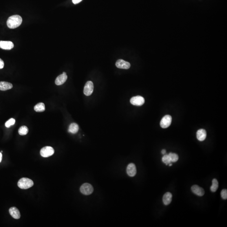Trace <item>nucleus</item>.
Segmentation results:
<instances>
[{
  "mask_svg": "<svg viewBox=\"0 0 227 227\" xmlns=\"http://www.w3.org/2000/svg\"><path fill=\"white\" fill-rule=\"evenodd\" d=\"M161 152L163 154H166V151L165 149H163L162 151Z\"/></svg>",
  "mask_w": 227,
  "mask_h": 227,
  "instance_id": "nucleus-27",
  "label": "nucleus"
},
{
  "mask_svg": "<svg viewBox=\"0 0 227 227\" xmlns=\"http://www.w3.org/2000/svg\"><path fill=\"white\" fill-rule=\"evenodd\" d=\"M34 110L37 112H43L45 110V106L43 103H40L37 104L34 107Z\"/></svg>",
  "mask_w": 227,
  "mask_h": 227,
  "instance_id": "nucleus-18",
  "label": "nucleus"
},
{
  "mask_svg": "<svg viewBox=\"0 0 227 227\" xmlns=\"http://www.w3.org/2000/svg\"><path fill=\"white\" fill-rule=\"evenodd\" d=\"M212 186L210 187V189L212 192H216L217 190V189L218 188L219 184L218 181L216 179H214L212 180Z\"/></svg>",
  "mask_w": 227,
  "mask_h": 227,
  "instance_id": "nucleus-19",
  "label": "nucleus"
},
{
  "mask_svg": "<svg viewBox=\"0 0 227 227\" xmlns=\"http://www.w3.org/2000/svg\"><path fill=\"white\" fill-rule=\"evenodd\" d=\"M130 102L133 105L141 106L145 103V99L143 97L138 95L132 97L130 100Z\"/></svg>",
  "mask_w": 227,
  "mask_h": 227,
  "instance_id": "nucleus-7",
  "label": "nucleus"
},
{
  "mask_svg": "<svg viewBox=\"0 0 227 227\" xmlns=\"http://www.w3.org/2000/svg\"><path fill=\"white\" fill-rule=\"evenodd\" d=\"M197 138L201 141H204L207 137V132L205 130L201 129L198 130L196 133Z\"/></svg>",
  "mask_w": 227,
  "mask_h": 227,
  "instance_id": "nucleus-14",
  "label": "nucleus"
},
{
  "mask_svg": "<svg viewBox=\"0 0 227 227\" xmlns=\"http://www.w3.org/2000/svg\"><path fill=\"white\" fill-rule=\"evenodd\" d=\"M67 79V76L66 73L64 72L62 75L58 76L55 80V84L57 86H60L63 84Z\"/></svg>",
  "mask_w": 227,
  "mask_h": 227,
  "instance_id": "nucleus-11",
  "label": "nucleus"
},
{
  "mask_svg": "<svg viewBox=\"0 0 227 227\" xmlns=\"http://www.w3.org/2000/svg\"><path fill=\"white\" fill-rule=\"evenodd\" d=\"M79 130V126L77 124L75 123L71 124L69 126L68 131L73 134H75L78 132Z\"/></svg>",
  "mask_w": 227,
  "mask_h": 227,
  "instance_id": "nucleus-17",
  "label": "nucleus"
},
{
  "mask_svg": "<svg viewBox=\"0 0 227 227\" xmlns=\"http://www.w3.org/2000/svg\"><path fill=\"white\" fill-rule=\"evenodd\" d=\"M33 181L30 179L23 177L19 180L18 182V186L22 189H27L30 188L33 186Z\"/></svg>",
  "mask_w": 227,
  "mask_h": 227,
  "instance_id": "nucleus-2",
  "label": "nucleus"
},
{
  "mask_svg": "<svg viewBox=\"0 0 227 227\" xmlns=\"http://www.w3.org/2000/svg\"><path fill=\"white\" fill-rule=\"evenodd\" d=\"M221 196L222 199H227V189H223L221 192Z\"/></svg>",
  "mask_w": 227,
  "mask_h": 227,
  "instance_id": "nucleus-24",
  "label": "nucleus"
},
{
  "mask_svg": "<svg viewBox=\"0 0 227 227\" xmlns=\"http://www.w3.org/2000/svg\"><path fill=\"white\" fill-rule=\"evenodd\" d=\"M14 47V43L9 41H0V48L4 50H9Z\"/></svg>",
  "mask_w": 227,
  "mask_h": 227,
  "instance_id": "nucleus-9",
  "label": "nucleus"
},
{
  "mask_svg": "<svg viewBox=\"0 0 227 227\" xmlns=\"http://www.w3.org/2000/svg\"><path fill=\"white\" fill-rule=\"evenodd\" d=\"M127 173L130 177H134L137 173L136 166L133 163H130L128 165L127 168Z\"/></svg>",
  "mask_w": 227,
  "mask_h": 227,
  "instance_id": "nucleus-10",
  "label": "nucleus"
},
{
  "mask_svg": "<svg viewBox=\"0 0 227 227\" xmlns=\"http://www.w3.org/2000/svg\"><path fill=\"white\" fill-rule=\"evenodd\" d=\"M2 159V154L1 152H0V163L1 162Z\"/></svg>",
  "mask_w": 227,
  "mask_h": 227,
  "instance_id": "nucleus-28",
  "label": "nucleus"
},
{
  "mask_svg": "<svg viewBox=\"0 0 227 227\" xmlns=\"http://www.w3.org/2000/svg\"><path fill=\"white\" fill-rule=\"evenodd\" d=\"M82 1V0H73V2L76 4H77V3H80Z\"/></svg>",
  "mask_w": 227,
  "mask_h": 227,
  "instance_id": "nucleus-26",
  "label": "nucleus"
},
{
  "mask_svg": "<svg viewBox=\"0 0 227 227\" xmlns=\"http://www.w3.org/2000/svg\"><path fill=\"white\" fill-rule=\"evenodd\" d=\"M169 166H172V164L170 163V164H169Z\"/></svg>",
  "mask_w": 227,
  "mask_h": 227,
  "instance_id": "nucleus-29",
  "label": "nucleus"
},
{
  "mask_svg": "<svg viewBox=\"0 0 227 227\" xmlns=\"http://www.w3.org/2000/svg\"><path fill=\"white\" fill-rule=\"evenodd\" d=\"M168 155H169V157L171 159V162H176L177 161V160H178L179 157L176 154L173 153H170Z\"/></svg>",
  "mask_w": 227,
  "mask_h": 227,
  "instance_id": "nucleus-21",
  "label": "nucleus"
},
{
  "mask_svg": "<svg viewBox=\"0 0 227 227\" xmlns=\"http://www.w3.org/2000/svg\"><path fill=\"white\" fill-rule=\"evenodd\" d=\"M116 66L117 68L122 69H128L130 67V64L124 60L119 59L117 61Z\"/></svg>",
  "mask_w": 227,
  "mask_h": 227,
  "instance_id": "nucleus-8",
  "label": "nucleus"
},
{
  "mask_svg": "<svg viewBox=\"0 0 227 227\" xmlns=\"http://www.w3.org/2000/svg\"><path fill=\"white\" fill-rule=\"evenodd\" d=\"M4 63L3 61L0 58V69H2L4 67Z\"/></svg>",
  "mask_w": 227,
  "mask_h": 227,
  "instance_id": "nucleus-25",
  "label": "nucleus"
},
{
  "mask_svg": "<svg viewBox=\"0 0 227 227\" xmlns=\"http://www.w3.org/2000/svg\"><path fill=\"white\" fill-rule=\"evenodd\" d=\"M15 123V120L14 118H11L8 120L7 122H5V126L7 128H10V127L11 126H13Z\"/></svg>",
  "mask_w": 227,
  "mask_h": 227,
  "instance_id": "nucleus-23",
  "label": "nucleus"
},
{
  "mask_svg": "<svg viewBox=\"0 0 227 227\" xmlns=\"http://www.w3.org/2000/svg\"><path fill=\"white\" fill-rule=\"evenodd\" d=\"M94 86L92 81H89L86 83L84 88V93L86 96H90L93 91Z\"/></svg>",
  "mask_w": 227,
  "mask_h": 227,
  "instance_id": "nucleus-5",
  "label": "nucleus"
},
{
  "mask_svg": "<svg viewBox=\"0 0 227 227\" xmlns=\"http://www.w3.org/2000/svg\"><path fill=\"white\" fill-rule=\"evenodd\" d=\"M9 213L11 216L15 219H19L21 215L20 211L17 208L12 207L10 208L9 210Z\"/></svg>",
  "mask_w": 227,
  "mask_h": 227,
  "instance_id": "nucleus-13",
  "label": "nucleus"
},
{
  "mask_svg": "<svg viewBox=\"0 0 227 227\" xmlns=\"http://www.w3.org/2000/svg\"><path fill=\"white\" fill-rule=\"evenodd\" d=\"M80 192L85 195L91 194L93 192V188L91 184L86 183L82 185L80 188Z\"/></svg>",
  "mask_w": 227,
  "mask_h": 227,
  "instance_id": "nucleus-3",
  "label": "nucleus"
},
{
  "mask_svg": "<svg viewBox=\"0 0 227 227\" xmlns=\"http://www.w3.org/2000/svg\"><path fill=\"white\" fill-rule=\"evenodd\" d=\"M28 128L27 127L25 126H22L21 127L20 129L18 130L19 134H20V135H26L28 133Z\"/></svg>",
  "mask_w": 227,
  "mask_h": 227,
  "instance_id": "nucleus-20",
  "label": "nucleus"
},
{
  "mask_svg": "<svg viewBox=\"0 0 227 227\" xmlns=\"http://www.w3.org/2000/svg\"><path fill=\"white\" fill-rule=\"evenodd\" d=\"M172 118L169 115H166L162 118L160 122V126L163 128H166L169 127L172 122Z\"/></svg>",
  "mask_w": 227,
  "mask_h": 227,
  "instance_id": "nucleus-6",
  "label": "nucleus"
},
{
  "mask_svg": "<svg viewBox=\"0 0 227 227\" xmlns=\"http://www.w3.org/2000/svg\"><path fill=\"white\" fill-rule=\"evenodd\" d=\"M162 161L164 164H166V165L170 164L171 162V159L168 154L164 155V156L162 157Z\"/></svg>",
  "mask_w": 227,
  "mask_h": 227,
  "instance_id": "nucleus-22",
  "label": "nucleus"
},
{
  "mask_svg": "<svg viewBox=\"0 0 227 227\" xmlns=\"http://www.w3.org/2000/svg\"><path fill=\"white\" fill-rule=\"evenodd\" d=\"M53 148L51 146H45L41 149L40 154L41 156L43 157H48L52 156L54 154Z\"/></svg>",
  "mask_w": 227,
  "mask_h": 227,
  "instance_id": "nucleus-4",
  "label": "nucleus"
},
{
  "mask_svg": "<svg viewBox=\"0 0 227 227\" xmlns=\"http://www.w3.org/2000/svg\"><path fill=\"white\" fill-rule=\"evenodd\" d=\"M13 88V85L10 82L4 81L0 82V90L5 91L9 90Z\"/></svg>",
  "mask_w": 227,
  "mask_h": 227,
  "instance_id": "nucleus-15",
  "label": "nucleus"
},
{
  "mask_svg": "<svg viewBox=\"0 0 227 227\" xmlns=\"http://www.w3.org/2000/svg\"><path fill=\"white\" fill-rule=\"evenodd\" d=\"M192 190L194 194L199 196H202L204 194L205 192L203 188L198 186V185H195L192 187Z\"/></svg>",
  "mask_w": 227,
  "mask_h": 227,
  "instance_id": "nucleus-12",
  "label": "nucleus"
},
{
  "mask_svg": "<svg viewBox=\"0 0 227 227\" xmlns=\"http://www.w3.org/2000/svg\"><path fill=\"white\" fill-rule=\"evenodd\" d=\"M22 22V19L20 15H15L11 16L7 21V25L10 29H15L18 27Z\"/></svg>",
  "mask_w": 227,
  "mask_h": 227,
  "instance_id": "nucleus-1",
  "label": "nucleus"
},
{
  "mask_svg": "<svg viewBox=\"0 0 227 227\" xmlns=\"http://www.w3.org/2000/svg\"><path fill=\"white\" fill-rule=\"evenodd\" d=\"M172 194L170 192H166L163 197V201L165 205H169L172 200Z\"/></svg>",
  "mask_w": 227,
  "mask_h": 227,
  "instance_id": "nucleus-16",
  "label": "nucleus"
}]
</instances>
